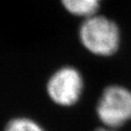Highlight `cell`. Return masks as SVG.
Instances as JSON below:
<instances>
[{
	"mask_svg": "<svg viewBox=\"0 0 131 131\" xmlns=\"http://www.w3.org/2000/svg\"><path fill=\"white\" fill-rule=\"evenodd\" d=\"M96 131H117V129H114V128H109V127H100V128L96 129Z\"/></svg>",
	"mask_w": 131,
	"mask_h": 131,
	"instance_id": "6",
	"label": "cell"
},
{
	"mask_svg": "<svg viewBox=\"0 0 131 131\" xmlns=\"http://www.w3.org/2000/svg\"><path fill=\"white\" fill-rule=\"evenodd\" d=\"M79 39L90 53L108 57L118 49L120 32L114 21L96 14L83 21L79 28Z\"/></svg>",
	"mask_w": 131,
	"mask_h": 131,
	"instance_id": "1",
	"label": "cell"
},
{
	"mask_svg": "<svg viewBox=\"0 0 131 131\" xmlns=\"http://www.w3.org/2000/svg\"><path fill=\"white\" fill-rule=\"evenodd\" d=\"M4 131H46V129L29 117H19L8 121Z\"/></svg>",
	"mask_w": 131,
	"mask_h": 131,
	"instance_id": "5",
	"label": "cell"
},
{
	"mask_svg": "<svg viewBox=\"0 0 131 131\" xmlns=\"http://www.w3.org/2000/svg\"><path fill=\"white\" fill-rule=\"evenodd\" d=\"M83 88V78L73 67H63L57 70L47 84V92L50 99L61 106H71L78 103Z\"/></svg>",
	"mask_w": 131,
	"mask_h": 131,
	"instance_id": "3",
	"label": "cell"
},
{
	"mask_svg": "<svg viewBox=\"0 0 131 131\" xmlns=\"http://www.w3.org/2000/svg\"><path fill=\"white\" fill-rule=\"evenodd\" d=\"M96 115L104 127L117 129L131 120V91L121 86H109L96 105Z\"/></svg>",
	"mask_w": 131,
	"mask_h": 131,
	"instance_id": "2",
	"label": "cell"
},
{
	"mask_svg": "<svg viewBox=\"0 0 131 131\" xmlns=\"http://www.w3.org/2000/svg\"><path fill=\"white\" fill-rule=\"evenodd\" d=\"M64 8L70 14L85 18L96 15L102 0H60Z\"/></svg>",
	"mask_w": 131,
	"mask_h": 131,
	"instance_id": "4",
	"label": "cell"
}]
</instances>
